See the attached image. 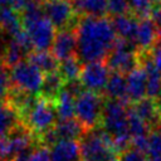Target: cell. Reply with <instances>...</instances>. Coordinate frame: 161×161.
Returning a JSON list of instances; mask_svg holds the SVG:
<instances>
[{
    "label": "cell",
    "instance_id": "obj_34",
    "mask_svg": "<svg viewBox=\"0 0 161 161\" xmlns=\"http://www.w3.org/2000/svg\"><path fill=\"white\" fill-rule=\"evenodd\" d=\"M157 103H158V106H160V108H161V98H160V99H157Z\"/></svg>",
    "mask_w": 161,
    "mask_h": 161
},
{
    "label": "cell",
    "instance_id": "obj_17",
    "mask_svg": "<svg viewBox=\"0 0 161 161\" xmlns=\"http://www.w3.org/2000/svg\"><path fill=\"white\" fill-rule=\"evenodd\" d=\"M70 3L78 18L108 16L107 0H70Z\"/></svg>",
    "mask_w": 161,
    "mask_h": 161
},
{
    "label": "cell",
    "instance_id": "obj_23",
    "mask_svg": "<svg viewBox=\"0 0 161 161\" xmlns=\"http://www.w3.org/2000/svg\"><path fill=\"white\" fill-rule=\"evenodd\" d=\"M58 119L75 118V97L65 92L64 89L54 102Z\"/></svg>",
    "mask_w": 161,
    "mask_h": 161
},
{
    "label": "cell",
    "instance_id": "obj_22",
    "mask_svg": "<svg viewBox=\"0 0 161 161\" xmlns=\"http://www.w3.org/2000/svg\"><path fill=\"white\" fill-rule=\"evenodd\" d=\"M19 114L10 106L0 102V138L10 135L19 126Z\"/></svg>",
    "mask_w": 161,
    "mask_h": 161
},
{
    "label": "cell",
    "instance_id": "obj_35",
    "mask_svg": "<svg viewBox=\"0 0 161 161\" xmlns=\"http://www.w3.org/2000/svg\"><path fill=\"white\" fill-rule=\"evenodd\" d=\"M111 161H118V156H117V157H114V158H113V160H111Z\"/></svg>",
    "mask_w": 161,
    "mask_h": 161
},
{
    "label": "cell",
    "instance_id": "obj_30",
    "mask_svg": "<svg viewBox=\"0 0 161 161\" xmlns=\"http://www.w3.org/2000/svg\"><path fill=\"white\" fill-rule=\"evenodd\" d=\"M10 72L6 70V67L4 64H0V99L5 98L10 93Z\"/></svg>",
    "mask_w": 161,
    "mask_h": 161
},
{
    "label": "cell",
    "instance_id": "obj_28",
    "mask_svg": "<svg viewBox=\"0 0 161 161\" xmlns=\"http://www.w3.org/2000/svg\"><path fill=\"white\" fill-rule=\"evenodd\" d=\"M146 156L150 161H161V137L153 130L148 136V148Z\"/></svg>",
    "mask_w": 161,
    "mask_h": 161
},
{
    "label": "cell",
    "instance_id": "obj_26",
    "mask_svg": "<svg viewBox=\"0 0 161 161\" xmlns=\"http://www.w3.org/2000/svg\"><path fill=\"white\" fill-rule=\"evenodd\" d=\"M128 131L131 135V138L140 137V136H147L151 133L150 126L133 111L131 104L128 106Z\"/></svg>",
    "mask_w": 161,
    "mask_h": 161
},
{
    "label": "cell",
    "instance_id": "obj_27",
    "mask_svg": "<svg viewBox=\"0 0 161 161\" xmlns=\"http://www.w3.org/2000/svg\"><path fill=\"white\" fill-rule=\"evenodd\" d=\"M131 13L140 18H147L151 13L161 5V0H127Z\"/></svg>",
    "mask_w": 161,
    "mask_h": 161
},
{
    "label": "cell",
    "instance_id": "obj_3",
    "mask_svg": "<svg viewBox=\"0 0 161 161\" xmlns=\"http://www.w3.org/2000/svg\"><path fill=\"white\" fill-rule=\"evenodd\" d=\"M79 145L82 161H111L118 156L111 136L102 127L87 131Z\"/></svg>",
    "mask_w": 161,
    "mask_h": 161
},
{
    "label": "cell",
    "instance_id": "obj_2",
    "mask_svg": "<svg viewBox=\"0 0 161 161\" xmlns=\"http://www.w3.org/2000/svg\"><path fill=\"white\" fill-rule=\"evenodd\" d=\"M128 106L106 98L101 126L112 138L116 152L119 155L131 147V135L128 131Z\"/></svg>",
    "mask_w": 161,
    "mask_h": 161
},
{
    "label": "cell",
    "instance_id": "obj_36",
    "mask_svg": "<svg viewBox=\"0 0 161 161\" xmlns=\"http://www.w3.org/2000/svg\"><path fill=\"white\" fill-rule=\"evenodd\" d=\"M44 1H54V0H44Z\"/></svg>",
    "mask_w": 161,
    "mask_h": 161
},
{
    "label": "cell",
    "instance_id": "obj_1",
    "mask_svg": "<svg viewBox=\"0 0 161 161\" xmlns=\"http://www.w3.org/2000/svg\"><path fill=\"white\" fill-rule=\"evenodd\" d=\"M77 35V57L86 63L104 62L117 40L109 16L78 18L74 26Z\"/></svg>",
    "mask_w": 161,
    "mask_h": 161
},
{
    "label": "cell",
    "instance_id": "obj_19",
    "mask_svg": "<svg viewBox=\"0 0 161 161\" xmlns=\"http://www.w3.org/2000/svg\"><path fill=\"white\" fill-rule=\"evenodd\" d=\"M64 84H65V80L63 79V77L59 74L58 70L53 73H47L44 74V80H43V86L39 96L50 102H55V99L62 93Z\"/></svg>",
    "mask_w": 161,
    "mask_h": 161
},
{
    "label": "cell",
    "instance_id": "obj_13",
    "mask_svg": "<svg viewBox=\"0 0 161 161\" xmlns=\"http://www.w3.org/2000/svg\"><path fill=\"white\" fill-rule=\"evenodd\" d=\"M49 152L52 161H82L80 145L75 140H59Z\"/></svg>",
    "mask_w": 161,
    "mask_h": 161
},
{
    "label": "cell",
    "instance_id": "obj_4",
    "mask_svg": "<svg viewBox=\"0 0 161 161\" xmlns=\"http://www.w3.org/2000/svg\"><path fill=\"white\" fill-rule=\"evenodd\" d=\"M106 97L103 94L84 89L75 97V118L89 131L101 126Z\"/></svg>",
    "mask_w": 161,
    "mask_h": 161
},
{
    "label": "cell",
    "instance_id": "obj_18",
    "mask_svg": "<svg viewBox=\"0 0 161 161\" xmlns=\"http://www.w3.org/2000/svg\"><path fill=\"white\" fill-rule=\"evenodd\" d=\"M53 132L57 140H75L79 141L87 130L82 126V123L77 118L69 119H58L55 126L53 127Z\"/></svg>",
    "mask_w": 161,
    "mask_h": 161
},
{
    "label": "cell",
    "instance_id": "obj_14",
    "mask_svg": "<svg viewBox=\"0 0 161 161\" xmlns=\"http://www.w3.org/2000/svg\"><path fill=\"white\" fill-rule=\"evenodd\" d=\"M111 21L117 38L135 44V38H136L137 26H138V18L136 15H133L132 13L118 15V16L111 18Z\"/></svg>",
    "mask_w": 161,
    "mask_h": 161
},
{
    "label": "cell",
    "instance_id": "obj_5",
    "mask_svg": "<svg viewBox=\"0 0 161 161\" xmlns=\"http://www.w3.org/2000/svg\"><path fill=\"white\" fill-rule=\"evenodd\" d=\"M21 119L24 126L35 136L36 140H39V137L53 128L58 121L54 102H50L39 96L35 104Z\"/></svg>",
    "mask_w": 161,
    "mask_h": 161
},
{
    "label": "cell",
    "instance_id": "obj_15",
    "mask_svg": "<svg viewBox=\"0 0 161 161\" xmlns=\"http://www.w3.org/2000/svg\"><path fill=\"white\" fill-rule=\"evenodd\" d=\"M131 107L150 126L151 130H153L157 126V123L161 121V108L156 99L145 97L143 99L132 103Z\"/></svg>",
    "mask_w": 161,
    "mask_h": 161
},
{
    "label": "cell",
    "instance_id": "obj_21",
    "mask_svg": "<svg viewBox=\"0 0 161 161\" xmlns=\"http://www.w3.org/2000/svg\"><path fill=\"white\" fill-rule=\"evenodd\" d=\"M28 60L39 68L44 74L57 72L59 68V62L50 50H33L28 55Z\"/></svg>",
    "mask_w": 161,
    "mask_h": 161
},
{
    "label": "cell",
    "instance_id": "obj_7",
    "mask_svg": "<svg viewBox=\"0 0 161 161\" xmlns=\"http://www.w3.org/2000/svg\"><path fill=\"white\" fill-rule=\"evenodd\" d=\"M10 80L14 89L39 96L44 80V73L29 60H23L11 68Z\"/></svg>",
    "mask_w": 161,
    "mask_h": 161
},
{
    "label": "cell",
    "instance_id": "obj_6",
    "mask_svg": "<svg viewBox=\"0 0 161 161\" xmlns=\"http://www.w3.org/2000/svg\"><path fill=\"white\" fill-rule=\"evenodd\" d=\"M104 62L111 72L127 75L140 65V52L133 43L117 38L113 49Z\"/></svg>",
    "mask_w": 161,
    "mask_h": 161
},
{
    "label": "cell",
    "instance_id": "obj_12",
    "mask_svg": "<svg viewBox=\"0 0 161 161\" xmlns=\"http://www.w3.org/2000/svg\"><path fill=\"white\" fill-rule=\"evenodd\" d=\"M157 42H158V35H157V28L155 23L151 20L150 16L140 18L137 33L135 38V45L138 49V52L140 53L148 52Z\"/></svg>",
    "mask_w": 161,
    "mask_h": 161
},
{
    "label": "cell",
    "instance_id": "obj_33",
    "mask_svg": "<svg viewBox=\"0 0 161 161\" xmlns=\"http://www.w3.org/2000/svg\"><path fill=\"white\" fill-rule=\"evenodd\" d=\"M150 59L152 60L153 65L158 69V72H161V42H157L148 52H147Z\"/></svg>",
    "mask_w": 161,
    "mask_h": 161
},
{
    "label": "cell",
    "instance_id": "obj_31",
    "mask_svg": "<svg viewBox=\"0 0 161 161\" xmlns=\"http://www.w3.org/2000/svg\"><path fill=\"white\" fill-rule=\"evenodd\" d=\"M118 161H150L148 157L138 150L130 147L118 155Z\"/></svg>",
    "mask_w": 161,
    "mask_h": 161
},
{
    "label": "cell",
    "instance_id": "obj_9",
    "mask_svg": "<svg viewBox=\"0 0 161 161\" xmlns=\"http://www.w3.org/2000/svg\"><path fill=\"white\" fill-rule=\"evenodd\" d=\"M111 70L106 62H93L83 64L79 80L84 89L103 94Z\"/></svg>",
    "mask_w": 161,
    "mask_h": 161
},
{
    "label": "cell",
    "instance_id": "obj_11",
    "mask_svg": "<svg viewBox=\"0 0 161 161\" xmlns=\"http://www.w3.org/2000/svg\"><path fill=\"white\" fill-rule=\"evenodd\" d=\"M126 80L130 104L136 103L147 97V74L141 64L126 75Z\"/></svg>",
    "mask_w": 161,
    "mask_h": 161
},
{
    "label": "cell",
    "instance_id": "obj_8",
    "mask_svg": "<svg viewBox=\"0 0 161 161\" xmlns=\"http://www.w3.org/2000/svg\"><path fill=\"white\" fill-rule=\"evenodd\" d=\"M43 11L57 30L74 28L78 21V16L74 13L70 0L44 1Z\"/></svg>",
    "mask_w": 161,
    "mask_h": 161
},
{
    "label": "cell",
    "instance_id": "obj_29",
    "mask_svg": "<svg viewBox=\"0 0 161 161\" xmlns=\"http://www.w3.org/2000/svg\"><path fill=\"white\" fill-rule=\"evenodd\" d=\"M107 5H108V16L109 18L131 13L127 0H107Z\"/></svg>",
    "mask_w": 161,
    "mask_h": 161
},
{
    "label": "cell",
    "instance_id": "obj_25",
    "mask_svg": "<svg viewBox=\"0 0 161 161\" xmlns=\"http://www.w3.org/2000/svg\"><path fill=\"white\" fill-rule=\"evenodd\" d=\"M29 55L25 49L23 47H20L13 38L8 43V45L4 48L3 52V64L8 68V67H15L16 64H19L20 62L24 60V57Z\"/></svg>",
    "mask_w": 161,
    "mask_h": 161
},
{
    "label": "cell",
    "instance_id": "obj_20",
    "mask_svg": "<svg viewBox=\"0 0 161 161\" xmlns=\"http://www.w3.org/2000/svg\"><path fill=\"white\" fill-rule=\"evenodd\" d=\"M0 25L3 33L13 38L23 30L21 15L13 8H3L0 9Z\"/></svg>",
    "mask_w": 161,
    "mask_h": 161
},
{
    "label": "cell",
    "instance_id": "obj_32",
    "mask_svg": "<svg viewBox=\"0 0 161 161\" xmlns=\"http://www.w3.org/2000/svg\"><path fill=\"white\" fill-rule=\"evenodd\" d=\"M29 161H52L50 152H49L48 147L40 145L39 147L34 148L33 152H31V156H30Z\"/></svg>",
    "mask_w": 161,
    "mask_h": 161
},
{
    "label": "cell",
    "instance_id": "obj_24",
    "mask_svg": "<svg viewBox=\"0 0 161 161\" xmlns=\"http://www.w3.org/2000/svg\"><path fill=\"white\" fill-rule=\"evenodd\" d=\"M82 68H83V63L79 60V58L77 55H73V57H69V58L59 62L58 72L65 82H69V80L79 79Z\"/></svg>",
    "mask_w": 161,
    "mask_h": 161
},
{
    "label": "cell",
    "instance_id": "obj_10",
    "mask_svg": "<svg viewBox=\"0 0 161 161\" xmlns=\"http://www.w3.org/2000/svg\"><path fill=\"white\" fill-rule=\"evenodd\" d=\"M50 52L58 59V62L75 55L77 54V35H75L74 28L58 30Z\"/></svg>",
    "mask_w": 161,
    "mask_h": 161
},
{
    "label": "cell",
    "instance_id": "obj_16",
    "mask_svg": "<svg viewBox=\"0 0 161 161\" xmlns=\"http://www.w3.org/2000/svg\"><path fill=\"white\" fill-rule=\"evenodd\" d=\"M103 96L106 98L114 99L126 106H130V101H128V96H127L126 75L117 73V72H111L106 89L103 92Z\"/></svg>",
    "mask_w": 161,
    "mask_h": 161
}]
</instances>
